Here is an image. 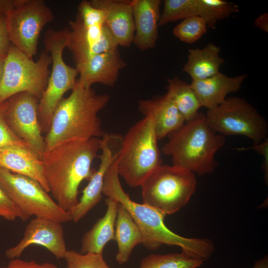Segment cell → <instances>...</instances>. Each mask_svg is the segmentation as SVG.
I'll list each match as a JSON object with an SVG mask.
<instances>
[{"label":"cell","mask_w":268,"mask_h":268,"mask_svg":"<svg viewBox=\"0 0 268 268\" xmlns=\"http://www.w3.org/2000/svg\"><path fill=\"white\" fill-rule=\"evenodd\" d=\"M55 265L45 263L42 264L37 263L34 260L29 261H24L19 258L11 260L7 268H54Z\"/></svg>","instance_id":"e575fe53"},{"label":"cell","mask_w":268,"mask_h":268,"mask_svg":"<svg viewBox=\"0 0 268 268\" xmlns=\"http://www.w3.org/2000/svg\"><path fill=\"white\" fill-rule=\"evenodd\" d=\"M54 268H58L56 266Z\"/></svg>","instance_id":"b9f144b4"},{"label":"cell","mask_w":268,"mask_h":268,"mask_svg":"<svg viewBox=\"0 0 268 268\" xmlns=\"http://www.w3.org/2000/svg\"><path fill=\"white\" fill-rule=\"evenodd\" d=\"M251 268H268V255L255 262L254 266Z\"/></svg>","instance_id":"f35d334b"},{"label":"cell","mask_w":268,"mask_h":268,"mask_svg":"<svg viewBox=\"0 0 268 268\" xmlns=\"http://www.w3.org/2000/svg\"><path fill=\"white\" fill-rule=\"evenodd\" d=\"M77 15L85 25H103L106 18V12L93 6L90 1L82 0L78 6Z\"/></svg>","instance_id":"4dcf8cb0"},{"label":"cell","mask_w":268,"mask_h":268,"mask_svg":"<svg viewBox=\"0 0 268 268\" xmlns=\"http://www.w3.org/2000/svg\"><path fill=\"white\" fill-rule=\"evenodd\" d=\"M51 64V56L45 49L34 61L11 44L0 83V103L21 92L29 93L40 99L47 85Z\"/></svg>","instance_id":"ba28073f"},{"label":"cell","mask_w":268,"mask_h":268,"mask_svg":"<svg viewBox=\"0 0 268 268\" xmlns=\"http://www.w3.org/2000/svg\"><path fill=\"white\" fill-rule=\"evenodd\" d=\"M7 105V100L0 103V150L11 146H27L13 133L6 123L4 114Z\"/></svg>","instance_id":"1f68e13d"},{"label":"cell","mask_w":268,"mask_h":268,"mask_svg":"<svg viewBox=\"0 0 268 268\" xmlns=\"http://www.w3.org/2000/svg\"><path fill=\"white\" fill-rule=\"evenodd\" d=\"M110 99L106 94H97L91 87L77 81L70 94L57 106L44 137L45 152L64 143L102 137L98 113Z\"/></svg>","instance_id":"3957f363"},{"label":"cell","mask_w":268,"mask_h":268,"mask_svg":"<svg viewBox=\"0 0 268 268\" xmlns=\"http://www.w3.org/2000/svg\"><path fill=\"white\" fill-rule=\"evenodd\" d=\"M18 0H0V17H4L11 9L13 8Z\"/></svg>","instance_id":"8d00e7d4"},{"label":"cell","mask_w":268,"mask_h":268,"mask_svg":"<svg viewBox=\"0 0 268 268\" xmlns=\"http://www.w3.org/2000/svg\"><path fill=\"white\" fill-rule=\"evenodd\" d=\"M248 149H253L264 157V161L262 165V169L265 173V178L267 181L268 175V137L263 141L257 144H254L252 146L248 148H238V150H244Z\"/></svg>","instance_id":"836d02e7"},{"label":"cell","mask_w":268,"mask_h":268,"mask_svg":"<svg viewBox=\"0 0 268 268\" xmlns=\"http://www.w3.org/2000/svg\"><path fill=\"white\" fill-rule=\"evenodd\" d=\"M255 26L266 32H268V14H261L254 21Z\"/></svg>","instance_id":"74e56055"},{"label":"cell","mask_w":268,"mask_h":268,"mask_svg":"<svg viewBox=\"0 0 268 268\" xmlns=\"http://www.w3.org/2000/svg\"><path fill=\"white\" fill-rule=\"evenodd\" d=\"M10 45L4 17H0V56L6 55Z\"/></svg>","instance_id":"d590c367"},{"label":"cell","mask_w":268,"mask_h":268,"mask_svg":"<svg viewBox=\"0 0 268 268\" xmlns=\"http://www.w3.org/2000/svg\"><path fill=\"white\" fill-rule=\"evenodd\" d=\"M5 56L6 55L0 56V83L3 74Z\"/></svg>","instance_id":"ab89813d"},{"label":"cell","mask_w":268,"mask_h":268,"mask_svg":"<svg viewBox=\"0 0 268 268\" xmlns=\"http://www.w3.org/2000/svg\"><path fill=\"white\" fill-rule=\"evenodd\" d=\"M105 204L107 209L103 216L99 219L82 237L80 252L82 254L103 255L106 245L109 241L115 240L118 202L107 197Z\"/></svg>","instance_id":"7402d4cb"},{"label":"cell","mask_w":268,"mask_h":268,"mask_svg":"<svg viewBox=\"0 0 268 268\" xmlns=\"http://www.w3.org/2000/svg\"><path fill=\"white\" fill-rule=\"evenodd\" d=\"M0 168L29 177L50 192L42 159L27 146H11L0 150Z\"/></svg>","instance_id":"ffe728a7"},{"label":"cell","mask_w":268,"mask_h":268,"mask_svg":"<svg viewBox=\"0 0 268 268\" xmlns=\"http://www.w3.org/2000/svg\"><path fill=\"white\" fill-rule=\"evenodd\" d=\"M119 134L105 133L101 139V154L99 168L89 180L82 191L77 204L69 212L71 221L77 222L83 218L100 201L102 197L104 181L108 168L115 159L119 150L114 151L113 144L119 137Z\"/></svg>","instance_id":"9a60e30c"},{"label":"cell","mask_w":268,"mask_h":268,"mask_svg":"<svg viewBox=\"0 0 268 268\" xmlns=\"http://www.w3.org/2000/svg\"><path fill=\"white\" fill-rule=\"evenodd\" d=\"M247 77L246 74L229 77L219 72L205 79L192 80L190 85L202 106L210 110L223 103L228 94L238 91Z\"/></svg>","instance_id":"44dd1931"},{"label":"cell","mask_w":268,"mask_h":268,"mask_svg":"<svg viewBox=\"0 0 268 268\" xmlns=\"http://www.w3.org/2000/svg\"><path fill=\"white\" fill-rule=\"evenodd\" d=\"M205 116L209 127L222 135H243L257 144L267 137L268 123L258 111L245 99L226 98Z\"/></svg>","instance_id":"30bf717a"},{"label":"cell","mask_w":268,"mask_h":268,"mask_svg":"<svg viewBox=\"0 0 268 268\" xmlns=\"http://www.w3.org/2000/svg\"><path fill=\"white\" fill-rule=\"evenodd\" d=\"M0 186L15 205L32 216L63 223L71 221L70 213L62 208L36 180L0 168Z\"/></svg>","instance_id":"9c48e42d"},{"label":"cell","mask_w":268,"mask_h":268,"mask_svg":"<svg viewBox=\"0 0 268 268\" xmlns=\"http://www.w3.org/2000/svg\"><path fill=\"white\" fill-rule=\"evenodd\" d=\"M158 140L148 116L131 126L122 137L116 157L117 170L131 187H140L162 165Z\"/></svg>","instance_id":"5b68a950"},{"label":"cell","mask_w":268,"mask_h":268,"mask_svg":"<svg viewBox=\"0 0 268 268\" xmlns=\"http://www.w3.org/2000/svg\"><path fill=\"white\" fill-rule=\"evenodd\" d=\"M0 217L8 221H13L17 218L25 221L29 218L15 205L0 186Z\"/></svg>","instance_id":"d6a6232c"},{"label":"cell","mask_w":268,"mask_h":268,"mask_svg":"<svg viewBox=\"0 0 268 268\" xmlns=\"http://www.w3.org/2000/svg\"><path fill=\"white\" fill-rule=\"evenodd\" d=\"M62 224L35 217L26 225L20 241L5 251V256L10 260L19 258L27 248L36 245L46 248L57 259H64L67 249Z\"/></svg>","instance_id":"5bb4252c"},{"label":"cell","mask_w":268,"mask_h":268,"mask_svg":"<svg viewBox=\"0 0 268 268\" xmlns=\"http://www.w3.org/2000/svg\"><path fill=\"white\" fill-rule=\"evenodd\" d=\"M207 26L199 16L186 18L173 29V34L181 41L192 44L200 39L207 31Z\"/></svg>","instance_id":"f1b7e54d"},{"label":"cell","mask_w":268,"mask_h":268,"mask_svg":"<svg viewBox=\"0 0 268 268\" xmlns=\"http://www.w3.org/2000/svg\"><path fill=\"white\" fill-rule=\"evenodd\" d=\"M67 32L68 28L49 29L44 36L45 50L51 56L52 67L47 85L38 103V117L43 133L48 132L57 106L65 93L73 89L77 80V70L66 64L63 56Z\"/></svg>","instance_id":"52a82bcc"},{"label":"cell","mask_w":268,"mask_h":268,"mask_svg":"<svg viewBox=\"0 0 268 268\" xmlns=\"http://www.w3.org/2000/svg\"><path fill=\"white\" fill-rule=\"evenodd\" d=\"M115 241L118 246L116 260L121 265L129 261L134 248L142 242L139 229L128 211L119 203L115 222Z\"/></svg>","instance_id":"cb8c5ba5"},{"label":"cell","mask_w":268,"mask_h":268,"mask_svg":"<svg viewBox=\"0 0 268 268\" xmlns=\"http://www.w3.org/2000/svg\"><path fill=\"white\" fill-rule=\"evenodd\" d=\"M167 136L162 151L171 157L172 165L200 176L214 170L215 155L225 142L224 136L212 131L205 115L199 112Z\"/></svg>","instance_id":"277c9868"},{"label":"cell","mask_w":268,"mask_h":268,"mask_svg":"<svg viewBox=\"0 0 268 268\" xmlns=\"http://www.w3.org/2000/svg\"><path fill=\"white\" fill-rule=\"evenodd\" d=\"M138 111L152 119L156 135L160 140L181 127L185 120L166 94L138 101Z\"/></svg>","instance_id":"d6986e66"},{"label":"cell","mask_w":268,"mask_h":268,"mask_svg":"<svg viewBox=\"0 0 268 268\" xmlns=\"http://www.w3.org/2000/svg\"><path fill=\"white\" fill-rule=\"evenodd\" d=\"M142 203L166 215L184 206L195 192L196 175L174 165H161L140 186Z\"/></svg>","instance_id":"8992f818"},{"label":"cell","mask_w":268,"mask_h":268,"mask_svg":"<svg viewBox=\"0 0 268 268\" xmlns=\"http://www.w3.org/2000/svg\"><path fill=\"white\" fill-rule=\"evenodd\" d=\"M203 263L182 253L151 254L142 259L138 268H199Z\"/></svg>","instance_id":"484cf974"},{"label":"cell","mask_w":268,"mask_h":268,"mask_svg":"<svg viewBox=\"0 0 268 268\" xmlns=\"http://www.w3.org/2000/svg\"><path fill=\"white\" fill-rule=\"evenodd\" d=\"M160 0H132L135 26L133 43L141 51L153 48L158 37Z\"/></svg>","instance_id":"ac0fdd59"},{"label":"cell","mask_w":268,"mask_h":268,"mask_svg":"<svg viewBox=\"0 0 268 268\" xmlns=\"http://www.w3.org/2000/svg\"><path fill=\"white\" fill-rule=\"evenodd\" d=\"M166 96L174 103L185 122L195 117L202 107L190 84L175 76L167 79Z\"/></svg>","instance_id":"d4e9b609"},{"label":"cell","mask_w":268,"mask_h":268,"mask_svg":"<svg viewBox=\"0 0 268 268\" xmlns=\"http://www.w3.org/2000/svg\"><path fill=\"white\" fill-rule=\"evenodd\" d=\"M199 16L202 18L207 27L215 28L216 22L228 17L239 11L236 4L224 0H198Z\"/></svg>","instance_id":"4316f807"},{"label":"cell","mask_w":268,"mask_h":268,"mask_svg":"<svg viewBox=\"0 0 268 268\" xmlns=\"http://www.w3.org/2000/svg\"><path fill=\"white\" fill-rule=\"evenodd\" d=\"M7 268V267H1V268Z\"/></svg>","instance_id":"60d3db41"},{"label":"cell","mask_w":268,"mask_h":268,"mask_svg":"<svg viewBox=\"0 0 268 268\" xmlns=\"http://www.w3.org/2000/svg\"><path fill=\"white\" fill-rule=\"evenodd\" d=\"M101 138L71 141L45 152L41 158L45 179L55 201L69 211L78 203V189L89 180L96 169L91 168L98 157Z\"/></svg>","instance_id":"7a4b0ae2"},{"label":"cell","mask_w":268,"mask_h":268,"mask_svg":"<svg viewBox=\"0 0 268 268\" xmlns=\"http://www.w3.org/2000/svg\"><path fill=\"white\" fill-rule=\"evenodd\" d=\"M54 19L50 7L43 0H18L4 16L10 43L33 59L43 28Z\"/></svg>","instance_id":"8fae6325"},{"label":"cell","mask_w":268,"mask_h":268,"mask_svg":"<svg viewBox=\"0 0 268 268\" xmlns=\"http://www.w3.org/2000/svg\"><path fill=\"white\" fill-rule=\"evenodd\" d=\"M116 157L105 174L103 194L117 201L128 211L139 229L143 246L151 251L163 245L176 246L191 258L203 262L209 259L214 251V245L210 240L186 238L173 232L164 223L165 215L150 206L131 199L121 184Z\"/></svg>","instance_id":"6da1fadb"},{"label":"cell","mask_w":268,"mask_h":268,"mask_svg":"<svg viewBox=\"0 0 268 268\" xmlns=\"http://www.w3.org/2000/svg\"><path fill=\"white\" fill-rule=\"evenodd\" d=\"M64 259L66 262V268H110L103 255L82 254L73 250H67Z\"/></svg>","instance_id":"f546056e"},{"label":"cell","mask_w":268,"mask_h":268,"mask_svg":"<svg viewBox=\"0 0 268 268\" xmlns=\"http://www.w3.org/2000/svg\"><path fill=\"white\" fill-rule=\"evenodd\" d=\"M158 26L180 19L199 16L198 0H165Z\"/></svg>","instance_id":"83f0119b"},{"label":"cell","mask_w":268,"mask_h":268,"mask_svg":"<svg viewBox=\"0 0 268 268\" xmlns=\"http://www.w3.org/2000/svg\"><path fill=\"white\" fill-rule=\"evenodd\" d=\"M126 65L118 49L95 54L75 65V68L79 75L77 81L87 87L95 83L113 86L118 78L120 70Z\"/></svg>","instance_id":"2e32d148"},{"label":"cell","mask_w":268,"mask_h":268,"mask_svg":"<svg viewBox=\"0 0 268 268\" xmlns=\"http://www.w3.org/2000/svg\"><path fill=\"white\" fill-rule=\"evenodd\" d=\"M69 24L66 47L71 53L75 65L92 55L118 49L116 40L104 24L87 26L77 15Z\"/></svg>","instance_id":"4fadbf2b"},{"label":"cell","mask_w":268,"mask_h":268,"mask_svg":"<svg viewBox=\"0 0 268 268\" xmlns=\"http://www.w3.org/2000/svg\"><path fill=\"white\" fill-rule=\"evenodd\" d=\"M7 101L4 117L8 126L41 159L45 143L38 117L39 99L29 93L21 92Z\"/></svg>","instance_id":"7c38bea8"},{"label":"cell","mask_w":268,"mask_h":268,"mask_svg":"<svg viewBox=\"0 0 268 268\" xmlns=\"http://www.w3.org/2000/svg\"><path fill=\"white\" fill-rule=\"evenodd\" d=\"M221 49L212 43L202 49H190L188 61L183 71L191 77L192 80H201L219 72L221 65L224 63L219 53Z\"/></svg>","instance_id":"603a6c76"},{"label":"cell","mask_w":268,"mask_h":268,"mask_svg":"<svg viewBox=\"0 0 268 268\" xmlns=\"http://www.w3.org/2000/svg\"><path fill=\"white\" fill-rule=\"evenodd\" d=\"M91 4L106 12L105 25L118 46L129 47L135 33L132 0H92Z\"/></svg>","instance_id":"e0dca14e"}]
</instances>
